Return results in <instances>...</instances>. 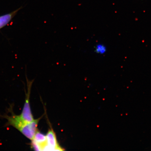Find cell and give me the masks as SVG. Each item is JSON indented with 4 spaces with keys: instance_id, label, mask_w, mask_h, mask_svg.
Returning a JSON list of instances; mask_svg holds the SVG:
<instances>
[{
    "instance_id": "obj_3",
    "label": "cell",
    "mask_w": 151,
    "mask_h": 151,
    "mask_svg": "<svg viewBox=\"0 0 151 151\" xmlns=\"http://www.w3.org/2000/svg\"><path fill=\"white\" fill-rule=\"evenodd\" d=\"M48 151L63 150L58 144L56 136L52 129L49 130L46 135Z\"/></svg>"
},
{
    "instance_id": "obj_6",
    "label": "cell",
    "mask_w": 151,
    "mask_h": 151,
    "mask_svg": "<svg viewBox=\"0 0 151 151\" xmlns=\"http://www.w3.org/2000/svg\"><path fill=\"white\" fill-rule=\"evenodd\" d=\"M94 50L96 53L103 55L106 53L107 48L105 45L100 43L96 45Z\"/></svg>"
},
{
    "instance_id": "obj_1",
    "label": "cell",
    "mask_w": 151,
    "mask_h": 151,
    "mask_svg": "<svg viewBox=\"0 0 151 151\" xmlns=\"http://www.w3.org/2000/svg\"><path fill=\"white\" fill-rule=\"evenodd\" d=\"M27 82H28V81ZM32 82H29L27 84L28 89L27 94H26L25 103H24L22 113L19 115L20 118L24 122L29 123L35 120L32 114L29 104V96L31 92V88Z\"/></svg>"
},
{
    "instance_id": "obj_5",
    "label": "cell",
    "mask_w": 151,
    "mask_h": 151,
    "mask_svg": "<svg viewBox=\"0 0 151 151\" xmlns=\"http://www.w3.org/2000/svg\"><path fill=\"white\" fill-rule=\"evenodd\" d=\"M37 143L40 147L41 151H44L47 146L46 136L37 131L32 140Z\"/></svg>"
},
{
    "instance_id": "obj_4",
    "label": "cell",
    "mask_w": 151,
    "mask_h": 151,
    "mask_svg": "<svg viewBox=\"0 0 151 151\" xmlns=\"http://www.w3.org/2000/svg\"><path fill=\"white\" fill-rule=\"evenodd\" d=\"M22 8L21 7L12 12L0 16V29L7 25Z\"/></svg>"
},
{
    "instance_id": "obj_2",
    "label": "cell",
    "mask_w": 151,
    "mask_h": 151,
    "mask_svg": "<svg viewBox=\"0 0 151 151\" xmlns=\"http://www.w3.org/2000/svg\"><path fill=\"white\" fill-rule=\"evenodd\" d=\"M40 119L26 124L19 131L27 138L32 140L37 131V126Z\"/></svg>"
}]
</instances>
